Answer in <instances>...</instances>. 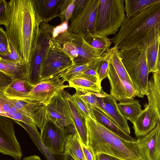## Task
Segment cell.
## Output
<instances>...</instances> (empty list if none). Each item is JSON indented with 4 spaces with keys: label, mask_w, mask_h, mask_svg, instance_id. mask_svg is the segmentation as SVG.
<instances>
[{
    "label": "cell",
    "mask_w": 160,
    "mask_h": 160,
    "mask_svg": "<svg viewBox=\"0 0 160 160\" xmlns=\"http://www.w3.org/2000/svg\"><path fill=\"white\" fill-rule=\"evenodd\" d=\"M28 67L26 62H15L0 57V72L13 80L27 79Z\"/></svg>",
    "instance_id": "cb8c5ba5"
},
{
    "label": "cell",
    "mask_w": 160,
    "mask_h": 160,
    "mask_svg": "<svg viewBox=\"0 0 160 160\" xmlns=\"http://www.w3.org/2000/svg\"><path fill=\"white\" fill-rule=\"evenodd\" d=\"M85 120L88 146L95 155L104 153L122 160H140L137 142L125 140L90 117Z\"/></svg>",
    "instance_id": "3957f363"
},
{
    "label": "cell",
    "mask_w": 160,
    "mask_h": 160,
    "mask_svg": "<svg viewBox=\"0 0 160 160\" xmlns=\"http://www.w3.org/2000/svg\"><path fill=\"white\" fill-rule=\"evenodd\" d=\"M96 160H99L98 157V155H96Z\"/></svg>",
    "instance_id": "816d5d0a"
},
{
    "label": "cell",
    "mask_w": 160,
    "mask_h": 160,
    "mask_svg": "<svg viewBox=\"0 0 160 160\" xmlns=\"http://www.w3.org/2000/svg\"><path fill=\"white\" fill-rule=\"evenodd\" d=\"M14 105L11 100L2 92H0V115L4 116Z\"/></svg>",
    "instance_id": "f35d334b"
},
{
    "label": "cell",
    "mask_w": 160,
    "mask_h": 160,
    "mask_svg": "<svg viewBox=\"0 0 160 160\" xmlns=\"http://www.w3.org/2000/svg\"><path fill=\"white\" fill-rule=\"evenodd\" d=\"M60 77H55L41 81L35 85L29 94L30 101L38 102L48 105L56 95L70 87L64 84Z\"/></svg>",
    "instance_id": "8fae6325"
},
{
    "label": "cell",
    "mask_w": 160,
    "mask_h": 160,
    "mask_svg": "<svg viewBox=\"0 0 160 160\" xmlns=\"http://www.w3.org/2000/svg\"><path fill=\"white\" fill-rule=\"evenodd\" d=\"M59 34L75 46L78 55L73 61L74 64L89 63L100 57L104 53L89 44L84 40L83 34H73L68 32L67 30Z\"/></svg>",
    "instance_id": "4fadbf2b"
},
{
    "label": "cell",
    "mask_w": 160,
    "mask_h": 160,
    "mask_svg": "<svg viewBox=\"0 0 160 160\" xmlns=\"http://www.w3.org/2000/svg\"><path fill=\"white\" fill-rule=\"evenodd\" d=\"M62 92L53 97L47 109L49 120L64 129L70 124L73 126V122L69 106Z\"/></svg>",
    "instance_id": "30bf717a"
},
{
    "label": "cell",
    "mask_w": 160,
    "mask_h": 160,
    "mask_svg": "<svg viewBox=\"0 0 160 160\" xmlns=\"http://www.w3.org/2000/svg\"><path fill=\"white\" fill-rule=\"evenodd\" d=\"M101 57L86 64H73L70 68L61 75L60 78H62L64 82H68L73 78L81 73L88 68L96 66L98 63Z\"/></svg>",
    "instance_id": "836d02e7"
},
{
    "label": "cell",
    "mask_w": 160,
    "mask_h": 160,
    "mask_svg": "<svg viewBox=\"0 0 160 160\" xmlns=\"http://www.w3.org/2000/svg\"><path fill=\"white\" fill-rule=\"evenodd\" d=\"M75 0H63L62 3L58 17L61 19V24L64 22H68L70 19L75 8Z\"/></svg>",
    "instance_id": "e575fe53"
},
{
    "label": "cell",
    "mask_w": 160,
    "mask_h": 160,
    "mask_svg": "<svg viewBox=\"0 0 160 160\" xmlns=\"http://www.w3.org/2000/svg\"><path fill=\"white\" fill-rule=\"evenodd\" d=\"M10 118L28 125L37 126L34 121L31 118L19 109L18 112L12 116Z\"/></svg>",
    "instance_id": "ab89813d"
},
{
    "label": "cell",
    "mask_w": 160,
    "mask_h": 160,
    "mask_svg": "<svg viewBox=\"0 0 160 160\" xmlns=\"http://www.w3.org/2000/svg\"><path fill=\"white\" fill-rule=\"evenodd\" d=\"M73 64V61L52 36L49 41V49L41 69V82L60 77Z\"/></svg>",
    "instance_id": "52a82bcc"
},
{
    "label": "cell",
    "mask_w": 160,
    "mask_h": 160,
    "mask_svg": "<svg viewBox=\"0 0 160 160\" xmlns=\"http://www.w3.org/2000/svg\"><path fill=\"white\" fill-rule=\"evenodd\" d=\"M93 112L95 120L105 127L125 140L137 142V139L123 131L111 119L99 109L94 108Z\"/></svg>",
    "instance_id": "d4e9b609"
},
{
    "label": "cell",
    "mask_w": 160,
    "mask_h": 160,
    "mask_svg": "<svg viewBox=\"0 0 160 160\" xmlns=\"http://www.w3.org/2000/svg\"><path fill=\"white\" fill-rule=\"evenodd\" d=\"M63 154L70 155L74 160H86L77 133L67 136Z\"/></svg>",
    "instance_id": "4316f807"
},
{
    "label": "cell",
    "mask_w": 160,
    "mask_h": 160,
    "mask_svg": "<svg viewBox=\"0 0 160 160\" xmlns=\"http://www.w3.org/2000/svg\"><path fill=\"white\" fill-rule=\"evenodd\" d=\"M160 48V35L157 36L153 43L148 46L146 51V57L148 72H156L159 71L158 62Z\"/></svg>",
    "instance_id": "f546056e"
},
{
    "label": "cell",
    "mask_w": 160,
    "mask_h": 160,
    "mask_svg": "<svg viewBox=\"0 0 160 160\" xmlns=\"http://www.w3.org/2000/svg\"><path fill=\"white\" fill-rule=\"evenodd\" d=\"M140 160H160V124L146 135L138 138Z\"/></svg>",
    "instance_id": "5bb4252c"
},
{
    "label": "cell",
    "mask_w": 160,
    "mask_h": 160,
    "mask_svg": "<svg viewBox=\"0 0 160 160\" xmlns=\"http://www.w3.org/2000/svg\"><path fill=\"white\" fill-rule=\"evenodd\" d=\"M158 70L159 71L160 70V48L159 57H158Z\"/></svg>",
    "instance_id": "f907efd6"
},
{
    "label": "cell",
    "mask_w": 160,
    "mask_h": 160,
    "mask_svg": "<svg viewBox=\"0 0 160 160\" xmlns=\"http://www.w3.org/2000/svg\"><path fill=\"white\" fill-rule=\"evenodd\" d=\"M98 73L100 81H102L108 77L109 67V61L105 52L101 57L98 64Z\"/></svg>",
    "instance_id": "8d00e7d4"
},
{
    "label": "cell",
    "mask_w": 160,
    "mask_h": 160,
    "mask_svg": "<svg viewBox=\"0 0 160 160\" xmlns=\"http://www.w3.org/2000/svg\"><path fill=\"white\" fill-rule=\"evenodd\" d=\"M71 96L77 109L82 118L84 119L87 118H91L89 111L81 99L75 94Z\"/></svg>",
    "instance_id": "74e56055"
},
{
    "label": "cell",
    "mask_w": 160,
    "mask_h": 160,
    "mask_svg": "<svg viewBox=\"0 0 160 160\" xmlns=\"http://www.w3.org/2000/svg\"><path fill=\"white\" fill-rule=\"evenodd\" d=\"M11 53L10 54L8 57L4 58L8 59L15 62L22 63L24 62H26L20 58L17 52L11 45Z\"/></svg>",
    "instance_id": "f6af8a7d"
},
{
    "label": "cell",
    "mask_w": 160,
    "mask_h": 160,
    "mask_svg": "<svg viewBox=\"0 0 160 160\" xmlns=\"http://www.w3.org/2000/svg\"><path fill=\"white\" fill-rule=\"evenodd\" d=\"M6 0H0V25L5 26L7 21V4Z\"/></svg>",
    "instance_id": "b9f144b4"
},
{
    "label": "cell",
    "mask_w": 160,
    "mask_h": 160,
    "mask_svg": "<svg viewBox=\"0 0 160 160\" xmlns=\"http://www.w3.org/2000/svg\"><path fill=\"white\" fill-rule=\"evenodd\" d=\"M125 12L124 0H100L96 33L107 37L116 35L125 19Z\"/></svg>",
    "instance_id": "5b68a950"
},
{
    "label": "cell",
    "mask_w": 160,
    "mask_h": 160,
    "mask_svg": "<svg viewBox=\"0 0 160 160\" xmlns=\"http://www.w3.org/2000/svg\"><path fill=\"white\" fill-rule=\"evenodd\" d=\"M19 109L16 107L14 105L12 106L9 109L8 112L3 116L10 118L14 114L17 112Z\"/></svg>",
    "instance_id": "7dc6e473"
},
{
    "label": "cell",
    "mask_w": 160,
    "mask_h": 160,
    "mask_svg": "<svg viewBox=\"0 0 160 160\" xmlns=\"http://www.w3.org/2000/svg\"><path fill=\"white\" fill-rule=\"evenodd\" d=\"M99 160H122L114 156L104 153H101L98 155Z\"/></svg>",
    "instance_id": "bcb514c9"
},
{
    "label": "cell",
    "mask_w": 160,
    "mask_h": 160,
    "mask_svg": "<svg viewBox=\"0 0 160 160\" xmlns=\"http://www.w3.org/2000/svg\"><path fill=\"white\" fill-rule=\"evenodd\" d=\"M159 71L160 72V70Z\"/></svg>",
    "instance_id": "f5cc1de1"
},
{
    "label": "cell",
    "mask_w": 160,
    "mask_h": 160,
    "mask_svg": "<svg viewBox=\"0 0 160 160\" xmlns=\"http://www.w3.org/2000/svg\"><path fill=\"white\" fill-rule=\"evenodd\" d=\"M118 106L122 116L133 124L143 110L139 101L133 98L120 102Z\"/></svg>",
    "instance_id": "484cf974"
},
{
    "label": "cell",
    "mask_w": 160,
    "mask_h": 160,
    "mask_svg": "<svg viewBox=\"0 0 160 160\" xmlns=\"http://www.w3.org/2000/svg\"><path fill=\"white\" fill-rule=\"evenodd\" d=\"M100 0H88L81 13L70 21L68 32L76 34L96 33L95 25Z\"/></svg>",
    "instance_id": "ba28073f"
},
{
    "label": "cell",
    "mask_w": 160,
    "mask_h": 160,
    "mask_svg": "<svg viewBox=\"0 0 160 160\" xmlns=\"http://www.w3.org/2000/svg\"><path fill=\"white\" fill-rule=\"evenodd\" d=\"M10 100L16 107L34 120L41 132L42 130L49 120L46 105L38 102Z\"/></svg>",
    "instance_id": "e0dca14e"
},
{
    "label": "cell",
    "mask_w": 160,
    "mask_h": 160,
    "mask_svg": "<svg viewBox=\"0 0 160 160\" xmlns=\"http://www.w3.org/2000/svg\"><path fill=\"white\" fill-rule=\"evenodd\" d=\"M70 87L80 88L94 93H100L102 89L101 82L78 75L68 82Z\"/></svg>",
    "instance_id": "83f0119b"
},
{
    "label": "cell",
    "mask_w": 160,
    "mask_h": 160,
    "mask_svg": "<svg viewBox=\"0 0 160 160\" xmlns=\"http://www.w3.org/2000/svg\"><path fill=\"white\" fill-rule=\"evenodd\" d=\"M88 0H75V8L70 21L76 18L82 12Z\"/></svg>",
    "instance_id": "60d3db41"
},
{
    "label": "cell",
    "mask_w": 160,
    "mask_h": 160,
    "mask_svg": "<svg viewBox=\"0 0 160 160\" xmlns=\"http://www.w3.org/2000/svg\"><path fill=\"white\" fill-rule=\"evenodd\" d=\"M108 78L111 86L110 94L116 100L121 102L133 98L139 95L130 82L121 78L109 62Z\"/></svg>",
    "instance_id": "9a60e30c"
},
{
    "label": "cell",
    "mask_w": 160,
    "mask_h": 160,
    "mask_svg": "<svg viewBox=\"0 0 160 160\" xmlns=\"http://www.w3.org/2000/svg\"><path fill=\"white\" fill-rule=\"evenodd\" d=\"M54 26L41 22L34 53L29 64L27 80L34 86L41 82L42 68L49 48V41Z\"/></svg>",
    "instance_id": "8992f818"
},
{
    "label": "cell",
    "mask_w": 160,
    "mask_h": 160,
    "mask_svg": "<svg viewBox=\"0 0 160 160\" xmlns=\"http://www.w3.org/2000/svg\"><path fill=\"white\" fill-rule=\"evenodd\" d=\"M79 141L86 160H96V155H94L91 148L84 145L80 139Z\"/></svg>",
    "instance_id": "7bdbcfd3"
},
{
    "label": "cell",
    "mask_w": 160,
    "mask_h": 160,
    "mask_svg": "<svg viewBox=\"0 0 160 160\" xmlns=\"http://www.w3.org/2000/svg\"><path fill=\"white\" fill-rule=\"evenodd\" d=\"M63 0H32L34 9L43 22L48 23L58 17Z\"/></svg>",
    "instance_id": "d6986e66"
},
{
    "label": "cell",
    "mask_w": 160,
    "mask_h": 160,
    "mask_svg": "<svg viewBox=\"0 0 160 160\" xmlns=\"http://www.w3.org/2000/svg\"><path fill=\"white\" fill-rule=\"evenodd\" d=\"M13 120L23 128L47 160H64L63 153L52 151L47 148L42 142L40 134L38 130L37 126L28 125L16 120Z\"/></svg>",
    "instance_id": "7402d4cb"
},
{
    "label": "cell",
    "mask_w": 160,
    "mask_h": 160,
    "mask_svg": "<svg viewBox=\"0 0 160 160\" xmlns=\"http://www.w3.org/2000/svg\"><path fill=\"white\" fill-rule=\"evenodd\" d=\"M160 35V2L133 15H126L118 32L111 39L118 50L147 49Z\"/></svg>",
    "instance_id": "7a4b0ae2"
},
{
    "label": "cell",
    "mask_w": 160,
    "mask_h": 160,
    "mask_svg": "<svg viewBox=\"0 0 160 160\" xmlns=\"http://www.w3.org/2000/svg\"><path fill=\"white\" fill-rule=\"evenodd\" d=\"M126 15L131 16L147 8L160 2V0H124Z\"/></svg>",
    "instance_id": "1f68e13d"
},
{
    "label": "cell",
    "mask_w": 160,
    "mask_h": 160,
    "mask_svg": "<svg viewBox=\"0 0 160 160\" xmlns=\"http://www.w3.org/2000/svg\"><path fill=\"white\" fill-rule=\"evenodd\" d=\"M106 53L109 62L111 63L119 77L132 84L122 62L119 50L114 47L110 48Z\"/></svg>",
    "instance_id": "f1b7e54d"
},
{
    "label": "cell",
    "mask_w": 160,
    "mask_h": 160,
    "mask_svg": "<svg viewBox=\"0 0 160 160\" xmlns=\"http://www.w3.org/2000/svg\"><path fill=\"white\" fill-rule=\"evenodd\" d=\"M75 90V94L78 96L85 104L90 114L91 118L95 120L93 112V109L97 108L101 112L102 110L98 105L93 92L78 88H76Z\"/></svg>",
    "instance_id": "d6a6232c"
},
{
    "label": "cell",
    "mask_w": 160,
    "mask_h": 160,
    "mask_svg": "<svg viewBox=\"0 0 160 160\" xmlns=\"http://www.w3.org/2000/svg\"><path fill=\"white\" fill-rule=\"evenodd\" d=\"M148 104L154 112L160 124V72L153 73L149 81L146 95Z\"/></svg>",
    "instance_id": "44dd1931"
},
{
    "label": "cell",
    "mask_w": 160,
    "mask_h": 160,
    "mask_svg": "<svg viewBox=\"0 0 160 160\" xmlns=\"http://www.w3.org/2000/svg\"><path fill=\"white\" fill-rule=\"evenodd\" d=\"M12 120L0 115V152L11 156L15 160H20L22 153L15 136Z\"/></svg>",
    "instance_id": "9c48e42d"
},
{
    "label": "cell",
    "mask_w": 160,
    "mask_h": 160,
    "mask_svg": "<svg viewBox=\"0 0 160 160\" xmlns=\"http://www.w3.org/2000/svg\"><path fill=\"white\" fill-rule=\"evenodd\" d=\"M34 86L27 79L13 80L2 92L10 99L30 101L29 94Z\"/></svg>",
    "instance_id": "ffe728a7"
},
{
    "label": "cell",
    "mask_w": 160,
    "mask_h": 160,
    "mask_svg": "<svg viewBox=\"0 0 160 160\" xmlns=\"http://www.w3.org/2000/svg\"><path fill=\"white\" fill-rule=\"evenodd\" d=\"M12 81L11 78L0 72V91L3 92Z\"/></svg>",
    "instance_id": "ee69618b"
},
{
    "label": "cell",
    "mask_w": 160,
    "mask_h": 160,
    "mask_svg": "<svg viewBox=\"0 0 160 160\" xmlns=\"http://www.w3.org/2000/svg\"><path fill=\"white\" fill-rule=\"evenodd\" d=\"M64 160H74L70 155H65Z\"/></svg>",
    "instance_id": "681fc988"
},
{
    "label": "cell",
    "mask_w": 160,
    "mask_h": 160,
    "mask_svg": "<svg viewBox=\"0 0 160 160\" xmlns=\"http://www.w3.org/2000/svg\"><path fill=\"white\" fill-rule=\"evenodd\" d=\"M156 116L148 103L133 124L134 133L138 138L143 136L152 131L157 125Z\"/></svg>",
    "instance_id": "ac0fdd59"
},
{
    "label": "cell",
    "mask_w": 160,
    "mask_h": 160,
    "mask_svg": "<svg viewBox=\"0 0 160 160\" xmlns=\"http://www.w3.org/2000/svg\"><path fill=\"white\" fill-rule=\"evenodd\" d=\"M147 49L119 50L122 62L139 98L146 96L148 91L149 72Z\"/></svg>",
    "instance_id": "277c9868"
},
{
    "label": "cell",
    "mask_w": 160,
    "mask_h": 160,
    "mask_svg": "<svg viewBox=\"0 0 160 160\" xmlns=\"http://www.w3.org/2000/svg\"><path fill=\"white\" fill-rule=\"evenodd\" d=\"M62 93L69 106L73 122V126L80 140L86 146H88V136L85 120L77 109L71 98V95L64 90Z\"/></svg>",
    "instance_id": "603a6c76"
},
{
    "label": "cell",
    "mask_w": 160,
    "mask_h": 160,
    "mask_svg": "<svg viewBox=\"0 0 160 160\" xmlns=\"http://www.w3.org/2000/svg\"><path fill=\"white\" fill-rule=\"evenodd\" d=\"M6 32L11 45L20 58L29 64L42 20L32 0H11L7 4Z\"/></svg>",
    "instance_id": "6da1fadb"
},
{
    "label": "cell",
    "mask_w": 160,
    "mask_h": 160,
    "mask_svg": "<svg viewBox=\"0 0 160 160\" xmlns=\"http://www.w3.org/2000/svg\"><path fill=\"white\" fill-rule=\"evenodd\" d=\"M40 138L43 144L50 150L63 153L66 137L65 129H61L49 120L41 132Z\"/></svg>",
    "instance_id": "2e32d148"
},
{
    "label": "cell",
    "mask_w": 160,
    "mask_h": 160,
    "mask_svg": "<svg viewBox=\"0 0 160 160\" xmlns=\"http://www.w3.org/2000/svg\"><path fill=\"white\" fill-rule=\"evenodd\" d=\"M11 53V45L7 35L2 27L0 28V57L5 58Z\"/></svg>",
    "instance_id": "d590c367"
},
{
    "label": "cell",
    "mask_w": 160,
    "mask_h": 160,
    "mask_svg": "<svg viewBox=\"0 0 160 160\" xmlns=\"http://www.w3.org/2000/svg\"><path fill=\"white\" fill-rule=\"evenodd\" d=\"M84 40L94 48L101 50L103 53L108 52L110 49L112 43L111 39L107 37L98 35L96 33H88L83 35Z\"/></svg>",
    "instance_id": "4dcf8cb0"
},
{
    "label": "cell",
    "mask_w": 160,
    "mask_h": 160,
    "mask_svg": "<svg viewBox=\"0 0 160 160\" xmlns=\"http://www.w3.org/2000/svg\"><path fill=\"white\" fill-rule=\"evenodd\" d=\"M22 160H41L39 157L37 155H31L23 158Z\"/></svg>",
    "instance_id": "c3c4849f"
},
{
    "label": "cell",
    "mask_w": 160,
    "mask_h": 160,
    "mask_svg": "<svg viewBox=\"0 0 160 160\" xmlns=\"http://www.w3.org/2000/svg\"><path fill=\"white\" fill-rule=\"evenodd\" d=\"M102 112L112 120L121 130L128 134L131 132L127 120L122 116L116 100L102 89L100 93L93 92Z\"/></svg>",
    "instance_id": "7c38bea8"
}]
</instances>
